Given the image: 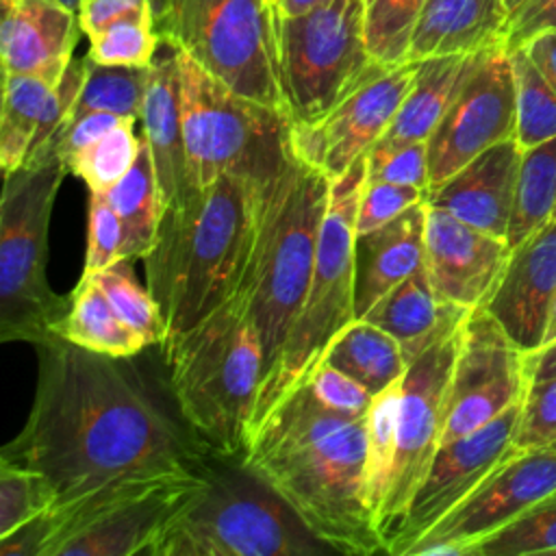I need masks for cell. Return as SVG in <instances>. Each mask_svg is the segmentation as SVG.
Wrapping results in <instances>:
<instances>
[{
	"label": "cell",
	"mask_w": 556,
	"mask_h": 556,
	"mask_svg": "<svg viewBox=\"0 0 556 556\" xmlns=\"http://www.w3.org/2000/svg\"><path fill=\"white\" fill-rule=\"evenodd\" d=\"M37 358L30 413L0 460L46 476L54 506L122 480L204 469L206 452L156 400L132 356L52 334L37 343Z\"/></svg>",
	"instance_id": "6da1fadb"
},
{
	"label": "cell",
	"mask_w": 556,
	"mask_h": 556,
	"mask_svg": "<svg viewBox=\"0 0 556 556\" xmlns=\"http://www.w3.org/2000/svg\"><path fill=\"white\" fill-rule=\"evenodd\" d=\"M278 169L224 174L187 202L165 211L156 243L143 258L148 291L167 324L163 354L239 289L261 202Z\"/></svg>",
	"instance_id": "7a4b0ae2"
},
{
	"label": "cell",
	"mask_w": 556,
	"mask_h": 556,
	"mask_svg": "<svg viewBox=\"0 0 556 556\" xmlns=\"http://www.w3.org/2000/svg\"><path fill=\"white\" fill-rule=\"evenodd\" d=\"M330 185L332 180L291 143L261 202L252 250L235 293L245 300L263 348V382L274 371L308 291Z\"/></svg>",
	"instance_id": "3957f363"
},
{
	"label": "cell",
	"mask_w": 556,
	"mask_h": 556,
	"mask_svg": "<svg viewBox=\"0 0 556 556\" xmlns=\"http://www.w3.org/2000/svg\"><path fill=\"white\" fill-rule=\"evenodd\" d=\"M163 356L176 410L193 439L206 454L241 463L265 374L245 300L235 293Z\"/></svg>",
	"instance_id": "277c9868"
},
{
	"label": "cell",
	"mask_w": 556,
	"mask_h": 556,
	"mask_svg": "<svg viewBox=\"0 0 556 556\" xmlns=\"http://www.w3.org/2000/svg\"><path fill=\"white\" fill-rule=\"evenodd\" d=\"M330 552L243 463L204 469L146 556H304Z\"/></svg>",
	"instance_id": "5b68a950"
},
{
	"label": "cell",
	"mask_w": 556,
	"mask_h": 556,
	"mask_svg": "<svg viewBox=\"0 0 556 556\" xmlns=\"http://www.w3.org/2000/svg\"><path fill=\"white\" fill-rule=\"evenodd\" d=\"M367 417L304 447L243 463L330 549L369 556L384 543L365 493Z\"/></svg>",
	"instance_id": "8992f818"
},
{
	"label": "cell",
	"mask_w": 556,
	"mask_h": 556,
	"mask_svg": "<svg viewBox=\"0 0 556 556\" xmlns=\"http://www.w3.org/2000/svg\"><path fill=\"white\" fill-rule=\"evenodd\" d=\"M367 178V154L332 180L321 222L315 269L304 302L287 334L278 363L261 384L252 432L311 376L332 337L356 319L354 308V239L356 211Z\"/></svg>",
	"instance_id": "52a82bcc"
},
{
	"label": "cell",
	"mask_w": 556,
	"mask_h": 556,
	"mask_svg": "<svg viewBox=\"0 0 556 556\" xmlns=\"http://www.w3.org/2000/svg\"><path fill=\"white\" fill-rule=\"evenodd\" d=\"M63 159L22 165L4 174L0 200V341L33 345L54 334L70 306L48 282V235Z\"/></svg>",
	"instance_id": "ba28073f"
},
{
	"label": "cell",
	"mask_w": 556,
	"mask_h": 556,
	"mask_svg": "<svg viewBox=\"0 0 556 556\" xmlns=\"http://www.w3.org/2000/svg\"><path fill=\"white\" fill-rule=\"evenodd\" d=\"M178 63L191 193L224 174L276 172L293 143L291 115L239 96L180 50Z\"/></svg>",
	"instance_id": "9c48e42d"
},
{
	"label": "cell",
	"mask_w": 556,
	"mask_h": 556,
	"mask_svg": "<svg viewBox=\"0 0 556 556\" xmlns=\"http://www.w3.org/2000/svg\"><path fill=\"white\" fill-rule=\"evenodd\" d=\"M278 70L293 126H315L352 91L387 70L365 41L363 0H330L276 15Z\"/></svg>",
	"instance_id": "30bf717a"
},
{
	"label": "cell",
	"mask_w": 556,
	"mask_h": 556,
	"mask_svg": "<svg viewBox=\"0 0 556 556\" xmlns=\"http://www.w3.org/2000/svg\"><path fill=\"white\" fill-rule=\"evenodd\" d=\"M156 28L239 96L287 111L269 0H169Z\"/></svg>",
	"instance_id": "8fae6325"
},
{
	"label": "cell",
	"mask_w": 556,
	"mask_h": 556,
	"mask_svg": "<svg viewBox=\"0 0 556 556\" xmlns=\"http://www.w3.org/2000/svg\"><path fill=\"white\" fill-rule=\"evenodd\" d=\"M204 469L122 480L52 506V530L41 556H146Z\"/></svg>",
	"instance_id": "7c38bea8"
},
{
	"label": "cell",
	"mask_w": 556,
	"mask_h": 556,
	"mask_svg": "<svg viewBox=\"0 0 556 556\" xmlns=\"http://www.w3.org/2000/svg\"><path fill=\"white\" fill-rule=\"evenodd\" d=\"M460 324L434 341L415 361H410L402 378L395 463L378 521L384 552L413 491L421 482L443 441L447 393L458 350Z\"/></svg>",
	"instance_id": "4fadbf2b"
},
{
	"label": "cell",
	"mask_w": 556,
	"mask_h": 556,
	"mask_svg": "<svg viewBox=\"0 0 556 556\" xmlns=\"http://www.w3.org/2000/svg\"><path fill=\"white\" fill-rule=\"evenodd\" d=\"M526 352L484 308H471L458 330L443 441L465 437L521 402Z\"/></svg>",
	"instance_id": "5bb4252c"
},
{
	"label": "cell",
	"mask_w": 556,
	"mask_h": 556,
	"mask_svg": "<svg viewBox=\"0 0 556 556\" xmlns=\"http://www.w3.org/2000/svg\"><path fill=\"white\" fill-rule=\"evenodd\" d=\"M556 491V447L515 450L408 556H471L473 547Z\"/></svg>",
	"instance_id": "9a60e30c"
},
{
	"label": "cell",
	"mask_w": 556,
	"mask_h": 556,
	"mask_svg": "<svg viewBox=\"0 0 556 556\" xmlns=\"http://www.w3.org/2000/svg\"><path fill=\"white\" fill-rule=\"evenodd\" d=\"M517 93L510 54L486 48L428 139L430 189L491 146L513 139Z\"/></svg>",
	"instance_id": "2e32d148"
},
{
	"label": "cell",
	"mask_w": 556,
	"mask_h": 556,
	"mask_svg": "<svg viewBox=\"0 0 556 556\" xmlns=\"http://www.w3.org/2000/svg\"><path fill=\"white\" fill-rule=\"evenodd\" d=\"M521 402L486 426L439 445L428 471L413 491L406 510L387 543L391 556H408L410 547L454 506H458L502 460L515 452Z\"/></svg>",
	"instance_id": "e0dca14e"
},
{
	"label": "cell",
	"mask_w": 556,
	"mask_h": 556,
	"mask_svg": "<svg viewBox=\"0 0 556 556\" xmlns=\"http://www.w3.org/2000/svg\"><path fill=\"white\" fill-rule=\"evenodd\" d=\"M417 67L419 61L413 59L387 67L352 91L319 124L293 126L295 152L330 180L341 178L387 132L417 76Z\"/></svg>",
	"instance_id": "ac0fdd59"
},
{
	"label": "cell",
	"mask_w": 556,
	"mask_h": 556,
	"mask_svg": "<svg viewBox=\"0 0 556 556\" xmlns=\"http://www.w3.org/2000/svg\"><path fill=\"white\" fill-rule=\"evenodd\" d=\"M424 248V267L434 295L467 311L489 302L513 250L506 239L432 204L426 211Z\"/></svg>",
	"instance_id": "d6986e66"
},
{
	"label": "cell",
	"mask_w": 556,
	"mask_h": 556,
	"mask_svg": "<svg viewBox=\"0 0 556 556\" xmlns=\"http://www.w3.org/2000/svg\"><path fill=\"white\" fill-rule=\"evenodd\" d=\"M556 295V219H547L510 250L504 274L484 304L521 352L543 343Z\"/></svg>",
	"instance_id": "ffe728a7"
},
{
	"label": "cell",
	"mask_w": 556,
	"mask_h": 556,
	"mask_svg": "<svg viewBox=\"0 0 556 556\" xmlns=\"http://www.w3.org/2000/svg\"><path fill=\"white\" fill-rule=\"evenodd\" d=\"M80 33L78 13L61 0H2V72L59 85Z\"/></svg>",
	"instance_id": "44dd1931"
},
{
	"label": "cell",
	"mask_w": 556,
	"mask_h": 556,
	"mask_svg": "<svg viewBox=\"0 0 556 556\" xmlns=\"http://www.w3.org/2000/svg\"><path fill=\"white\" fill-rule=\"evenodd\" d=\"M521 154L523 150L515 137L500 141L432 187L426 202L489 235L506 239Z\"/></svg>",
	"instance_id": "7402d4cb"
},
{
	"label": "cell",
	"mask_w": 556,
	"mask_h": 556,
	"mask_svg": "<svg viewBox=\"0 0 556 556\" xmlns=\"http://www.w3.org/2000/svg\"><path fill=\"white\" fill-rule=\"evenodd\" d=\"M139 124L150 146L167 208L187 202L193 193L187 176V152L182 135L180 63L178 50L163 37L150 65V80Z\"/></svg>",
	"instance_id": "603a6c76"
},
{
	"label": "cell",
	"mask_w": 556,
	"mask_h": 556,
	"mask_svg": "<svg viewBox=\"0 0 556 556\" xmlns=\"http://www.w3.org/2000/svg\"><path fill=\"white\" fill-rule=\"evenodd\" d=\"M428 202L415 204L391 222L356 232L354 239V308L365 313L393 287L424 269V232Z\"/></svg>",
	"instance_id": "cb8c5ba5"
},
{
	"label": "cell",
	"mask_w": 556,
	"mask_h": 556,
	"mask_svg": "<svg viewBox=\"0 0 556 556\" xmlns=\"http://www.w3.org/2000/svg\"><path fill=\"white\" fill-rule=\"evenodd\" d=\"M484 50L419 59L417 76L404 102L400 104L387 132L371 148H402L421 141L428 143L432 130L445 115L447 106Z\"/></svg>",
	"instance_id": "d4e9b609"
},
{
	"label": "cell",
	"mask_w": 556,
	"mask_h": 556,
	"mask_svg": "<svg viewBox=\"0 0 556 556\" xmlns=\"http://www.w3.org/2000/svg\"><path fill=\"white\" fill-rule=\"evenodd\" d=\"M467 313V308L445 304L434 295L424 267L382 295L363 319L389 332L400 343L406 363H410L454 330Z\"/></svg>",
	"instance_id": "484cf974"
},
{
	"label": "cell",
	"mask_w": 556,
	"mask_h": 556,
	"mask_svg": "<svg viewBox=\"0 0 556 556\" xmlns=\"http://www.w3.org/2000/svg\"><path fill=\"white\" fill-rule=\"evenodd\" d=\"M506 22L508 13L500 0H426L408 59L504 46Z\"/></svg>",
	"instance_id": "4316f807"
},
{
	"label": "cell",
	"mask_w": 556,
	"mask_h": 556,
	"mask_svg": "<svg viewBox=\"0 0 556 556\" xmlns=\"http://www.w3.org/2000/svg\"><path fill=\"white\" fill-rule=\"evenodd\" d=\"M54 334L109 356H137L150 348L148 339L115 313L106 293L91 276H80L70 293L67 311L54 324Z\"/></svg>",
	"instance_id": "83f0119b"
},
{
	"label": "cell",
	"mask_w": 556,
	"mask_h": 556,
	"mask_svg": "<svg viewBox=\"0 0 556 556\" xmlns=\"http://www.w3.org/2000/svg\"><path fill=\"white\" fill-rule=\"evenodd\" d=\"M119 215L124 239L122 254L128 261L146 258L156 243L167 202L154 169L150 146L141 132L139 154L128 174L104 193Z\"/></svg>",
	"instance_id": "f1b7e54d"
},
{
	"label": "cell",
	"mask_w": 556,
	"mask_h": 556,
	"mask_svg": "<svg viewBox=\"0 0 556 556\" xmlns=\"http://www.w3.org/2000/svg\"><path fill=\"white\" fill-rule=\"evenodd\" d=\"M321 363L348 374L371 395L404 378L408 369L400 343L363 317L352 319L332 337Z\"/></svg>",
	"instance_id": "f546056e"
},
{
	"label": "cell",
	"mask_w": 556,
	"mask_h": 556,
	"mask_svg": "<svg viewBox=\"0 0 556 556\" xmlns=\"http://www.w3.org/2000/svg\"><path fill=\"white\" fill-rule=\"evenodd\" d=\"M56 85L28 74H4L0 111V167L9 174L24 165Z\"/></svg>",
	"instance_id": "4dcf8cb0"
},
{
	"label": "cell",
	"mask_w": 556,
	"mask_h": 556,
	"mask_svg": "<svg viewBox=\"0 0 556 556\" xmlns=\"http://www.w3.org/2000/svg\"><path fill=\"white\" fill-rule=\"evenodd\" d=\"M556 208V137L521 154L513 217L508 226V245L515 248L530 232L543 226Z\"/></svg>",
	"instance_id": "1f68e13d"
},
{
	"label": "cell",
	"mask_w": 556,
	"mask_h": 556,
	"mask_svg": "<svg viewBox=\"0 0 556 556\" xmlns=\"http://www.w3.org/2000/svg\"><path fill=\"white\" fill-rule=\"evenodd\" d=\"M148 80L150 67L100 65L87 56V76L72 106L67 124L87 113H113L139 119Z\"/></svg>",
	"instance_id": "d6a6232c"
},
{
	"label": "cell",
	"mask_w": 556,
	"mask_h": 556,
	"mask_svg": "<svg viewBox=\"0 0 556 556\" xmlns=\"http://www.w3.org/2000/svg\"><path fill=\"white\" fill-rule=\"evenodd\" d=\"M402 395V378L374 395L367 410V450H365V493L369 508L380 521L384 497L391 482L397 443V408ZM380 530V528H378Z\"/></svg>",
	"instance_id": "836d02e7"
},
{
	"label": "cell",
	"mask_w": 556,
	"mask_h": 556,
	"mask_svg": "<svg viewBox=\"0 0 556 556\" xmlns=\"http://www.w3.org/2000/svg\"><path fill=\"white\" fill-rule=\"evenodd\" d=\"M137 122V117H126L98 141L70 156L65 161L67 174L80 178L89 191L106 193L128 174L139 154L141 135L135 132Z\"/></svg>",
	"instance_id": "e575fe53"
},
{
	"label": "cell",
	"mask_w": 556,
	"mask_h": 556,
	"mask_svg": "<svg viewBox=\"0 0 556 556\" xmlns=\"http://www.w3.org/2000/svg\"><path fill=\"white\" fill-rule=\"evenodd\" d=\"M426 0H363V26L374 61L393 67L410 56Z\"/></svg>",
	"instance_id": "d590c367"
},
{
	"label": "cell",
	"mask_w": 556,
	"mask_h": 556,
	"mask_svg": "<svg viewBox=\"0 0 556 556\" xmlns=\"http://www.w3.org/2000/svg\"><path fill=\"white\" fill-rule=\"evenodd\" d=\"M517 93L515 139L521 150L556 137V93L528 56L526 48L510 50Z\"/></svg>",
	"instance_id": "8d00e7d4"
},
{
	"label": "cell",
	"mask_w": 556,
	"mask_h": 556,
	"mask_svg": "<svg viewBox=\"0 0 556 556\" xmlns=\"http://www.w3.org/2000/svg\"><path fill=\"white\" fill-rule=\"evenodd\" d=\"M132 261L122 258L115 265L87 274L91 276L100 289L106 293L115 313L139 334L148 339L150 345H163L167 339V324L161 313L159 302L152 298L148 287L143 289L132 271ZM85 276V274H83Z\"/></svg>",
	"instance_id": "74e56055"
},
{
	"label": "cell",
	"mask_w": 556,
	"mask_h": 556,
	"mask_svg": "<svg viewBox=\"0 0 556 556\" xmlns=\"http://www.w3.org/2000/svg\"><path fill=\"white\" fill-rule=\"evenodd\" d=\"M161 46L152 11L130 13L89 37L87 56L100 65L150 67Z\"/></svg>",
	"instance_id": "f35d334b"
},
{
	"label": "cell",
	"mask_w": 556,
	"mask_h": 556,
	"mask_svg": "<svg viewBox=\"0 0 556 556\" xmlns=\"http://www.w3.org/2000/svg\"><path fill=\"white\" fill-rule=\"evenodd\" d=\"M556 554V491L536 502L508 526L482 539L471 556Z\"/></svg>",
	"instance_id": "ab89813d"
},
{
	"label": "cell",
	"mask_w": 556,
	"mask_h": 556,
	"mask_svg": "<svg viewBox=\"0 0 556 556\" xmlns=\"http://www.w3.org/2000/svg\"><path fill=\"white\" fill-rule=\"evenodd\" d=\"M56 504V493L46 476L0 460V536L50 510Z\"/></svg>",
	"instance_id": "60d3db41"
},
{
	"label": "cell",
	"mask_w": 556,
	"mask_h": 556,
	"mask_svg": "<svg viewBox=\"0 0 556 556\" xmlns=\"http://www.w3.org/2000/svg\"><path fill=\"white\" fill-rule=\"evenodd\" d=\"M513 445L515 450L556 447V376L528 380Z\"/></svg>",
	"instance_id": "b9f144b4"
},
{
	"label": "cell",
	"mask_w": 556,
	"mask_h": 556,
	"mask_svg": "<svg viewBox=\"0 0 556 556\" xmlns=\"http://www.w3.org/2000/svg\"><path fill=\"white\" fill-rule=\"evenodd\" d=\"M89 235H87V250L83 274L102 271L117 261L124 258L122 254V222L115 208L111 206L109 198L100 191L89 193Z\"/></svg>",
	"instance_id": "7bdbcfd3"
},
{
	"label": "cell",
	"mask_w": 556,
	"mask_h": 556,
	"mask_svg": "<svg viewBox=\"0 0 556 556\" xmlns=\"http://www.w3.org/2000/svg\"><path fill=\"white\" fill-rule=\"evenodd\" d=\"M428 200V189L413 185H395L382 180H367L361 191L358 211H356V232H367L378 228L406 208Z\"/></svg>",
	"instance_id": "ee69618b"
},
{
	"label": "cell",
	"mask_w": 556,
	"mask_h": 556,
	"mask_svg": "<svg viewBox=\"0 0 556 556\" xmlns=\"http://www.w3.org/2000/svg\"><path fill=\"white\" fill-rule=\"evenodd\" d=\"M367 180L413 185L430 191L428 143H408L402 148H369Z\"/></svg>",
	"instance_id": "f6af8a7d"
},
{
	"label": "cell",
	"mask_w": 556,
	"mask_h": 556,
	"mask_svg": "<svg viewBox=\"0 0 556 556\" xmlns=\"http://www.w3.org/2000/svg\"><path fill=\"white\" fill-rule=\"evenodd\" d=\"M304 382H311L326 406L354 417H365L374 402V395L363 384L326 363H319Z\"/></svg>",
	"instance_id": "bcb514c9"
},
{
	"label": "cell",
	"mask_w": 556,
	"mask_h": 556,
	"mask_svg": "<svg viewBox=\"0 0 556 556\" xmlns=\"http://www.w3.org/2000/svg\"><path fill=\"white\" fill-rule=\"evenodd\" d=\"M556 30V0H526L508 15L504 48L517 50L543 33Z\"/></svg>",
	"instance_id": "7dc6e473"
},
{
	"label": "cell",
	"mask_w": 556,
	"mask_h": 556,
	"mask_svg": "<svg viewBox=\"0 0 556 556\" xmlns=\"http://www.w3.org/2000/svg\"><path fill=\"white\" fill-rule=\"evenodd\" d=\"M126 117L113 115V113H87L74 122H70L54 143V154L63 159V163L80 152L83 148L98 141L102 135L113 130L117 124H122Z\"/></svg>",
	"instance_id": "c3c4849f"
},
{
	"label": "cell",
	"mask_w": 556,
	"mask_h": 556,
	"mask_svg": "<svg viewBox=\"0 0 556 556\" xmlns=\"http://www.w3.org/2000/svg\"><path fill=\"white\" fill-rule=\"evenodd\" d=\"M152 11V0H78V24L87 37L102 30L106 24L130 15Z\"/></svg>",
	"instance_id": "681fc988"
},
{
	"label": "cell",
	"mask_w": 556,
	"mask_h": 556,
	"mask_svg": "<svg viewBox=\"0 0 556 556\" xmlns=\"http://www.w3.org/2000/svg\"><path fill=\"white\" fill-rule=\"evenodd\" d=\"M523 48L556 93V30L534 37Z\"/></svg>",
	"instance_id": "f907efd6"
},
{
	"label": "cell",
	"mask_w": 556,
	"mask_h": 556,
	"mask_svg": "<svg viewBox=\"0 0 556 556\" xmlns=\"http://www.w3.org/2000/svg\"><path fill=\"white\" fill-rule=\"evenodd\" d=\"M556 376V339L526 354V378L543 380Z\"/></svg>",
	"instance_id": "816d5d0a"
},
{
	"label": "cell",
	"mask_w": 556,
	"mask_h": 556,
	"mask_svg": "<svg viewBox=\"0 0 556 556\" xmlns=\"http://www.w3.org/2000/svg\"><path fill=\"white\" fill-rule=\"evenodd\" d=\"M276 15H300L313 11L330 0H269Z\"/></svg>",
	"instance_id": "f5cc1de1"
},
{
	"label": "cell",
	"mask_w": 556,
	"mask_h": 556,
	"mask_svg": "<svg viewBox=\"0 0 556 556\" xmlns=\"http://www.w3.org/2000/svg\"><path fill=\"white\" fill-rule=\"evenodd\" d=\"M556 339V295H554V302H552V308H549V317H547V328H545V334H543V343L541 345H547Z\"/></svg>",
	"instance_id": "db71d44e"
},
{
	"label": "cell",
	"mask_w": 556,
	"mask_h": 556,
	"mask_svg": "<svg viewBox=\"0 0 556 556\" xmlns=\"http://www.w3.org/2000/svg\"><path fill=\"white\" fill-rule=\"evenodd\" d=\"M167 7H169V0H152V9H154L156 22L167 13Z\"/></svg>",
	"instance_id": "11a10c76"
},
{
	"label": "cell",
	"mask_w": 556,
	"mask_h": 556,
	"mask_svg": "<svg viewBox=\"0 0 556 556\" xmlns=\"http://www.w3.org/2000/svg\"><path fill=\"white\" fill-rule=\"evenodd\" d=\"M500 2H502V7L506 9V13L510 15V13H515V11H517L526 0H500Z\"/></svg>",
	"instance_id": "9f6ffc18"
},
{
	"label": "cell",
	"mask_w": 556,
	"mask_h": 556,
	"mask_svg": "<svg viewBox=\"0 0 556 556\" xmlns=\"http://www.w3.org/2000/svg\"><path fill=\"white\" fill-rule=\"evenodd\" d=\"M61 2H65V4H67V7H72L74 11L78 9V0H61Z\"/></svg>",
	"instance_id": "6f0895ef"
},
{
	"label": "cell",
	"mask_w": 556,
	"mask_h": 556,
	"mask_svg": "<svg viewBox=\"0 0 556 556\" xmlns=\"http://www.w3.org/2000/svg\"><path fill=\"white\" fill-rule=\"evenodd\" d=\"M552 219H556V208H554V215H552Z\"/></svg>",
	"instance_id": "680465c9"
}]
</instances>
